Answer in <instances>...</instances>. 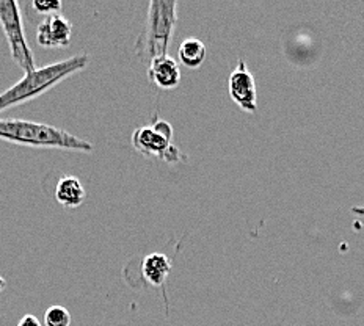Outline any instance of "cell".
Returning a JSON list of instances; mask_svg holds the SVG:
<instances>
[{
    "mask_svg": "<svg viewBox=\"0 0 364 326\" xmlns=\"http://www.w3.org/2000/svg\"><path fill=\"white\" fill-rule=\"evenodd\" d=\"M18 326H43V325L40 323V320H38V318H36L35 315L26 314V315L22 317L21 320H19Z\"/></svg>",
    "mask_w": 364,
    "mask_h": 326,
    "instance_id": "14",
    "label": "cell"
},
{
    "mask_svg": "<svg viewBox=\"0 0 364 326\" xmlns=\"http://www.w3.org/2000/svg\"><path fill=\"white\" fill-rule=\"evenodd\" d=\"M0 140L18 146L36 149H66L75 153H91L93 145L50 124L27 119L0 118Z\"/></svg>",
    "mask_w": 364,
    "mask_h": 326,
    "instance_id": "2",
    "label": "cell"
},
{
    "mask_svg": "<svg viewBox=\"0 0 364 326\" xmlns=\"http://www.w3.org/2000/svg\"><path fill=\"white\" fill-rule=\"evenodd\" d=\"M88 63V54H77L62 62L36 67L32 72H26L19 82L0 93V113L36 99L73 74L85 70Z\"/></svg>",
    "mask_w": 364,
    "mask_h": 326,
    "instance_id": "1",
    "label": "cell"
},
{
    "mask_svg": "<svg viewBox=\"0 0 364 326\" xmlns=\"http://www.w3.org/2000/svg\"><path fill=\"white\" fill-rule=\"evenodd\" d=\"M178 55L182 65L191 67V70H196V67H200L204 63V60H206L208 50L206 45H204V43L198 40V38H186L179 45Z\"/></svg>",
    "mask_w": 364,
    "mask_h": 326,
    "instance_id": "11",
    "label": "cell"
},
{
    "mask_svg": "<svg viewBox=\"0 0 364 326\" xmlns=\"http://www.w3.org/2000/svg\"><path fill=\"white\" fill-rule=\"evenodd\" d=\"M0 27L4 30L6 43H9L13 62L24 71V74L35 71V57L24 32L21 4L16 0H0Z\"/></svg>",
    "mask_w": 364,
    "mask_h": 326,
    "instance_id": "4",
    "label": "cell"
},
{
    "mask_svg": "<svg viewBox=\"0 0 364 326\" xmlns=\"http://www.w3.org/2000/svg\"><path fill=\"white\" fill-rule=\"evenodd\" d=\"M178 22V2L174 0H151L145 28L136 38L135 54L141 62L151 63L154 58L168 55L170 43Z\"/></svg>",
    "mask_w": 364,
    "mask_h": 326,
    "instance_id": "3",
    "label": "cell"
},
{
    "mask_svg": "<svg viewBox=\"0 0 364 326\" xmlns=\"http://www.w3.org/2000/svg\"><path fill=\"white\" fill-rule=\"evenodd\" d=\"M87 198V192L83 188L82 182L75 176H62L57 182L55 187V200L66 209H75L83 204Z\"/></svg>",
    "mask_w": 364,
    "mask_h": 326,
    "instance_id": "9",
    "label": "cell"
},
{
    "mask_svg": "<svg viewBox=\"0 0 364 326\" xmlns=\"http://www.w3.org/2000/svg\"><path fill=\"white\" fill-rule=\"evenodd\" d=\"M73 24L62 14L46 16L36 28V43L44 49H63L71 44Z\"/></svg>",
    "mask_w": 364,
    "mask_h": 326,
    "instance_id": "7",
    "label": "cell"
},
{
    "mask_svg": "<svg viewBox=\"0 0 364 326\" xmlns=\"http://www.w3.org/2000/svg\"><path fill=\"white\" fill-rule=\"evenodd\" d=\"M173 127L166 121H154L153 124L135 129L132 134V146L146 157H156L161 161L174 163L179 161L181 151L173 146ZM184 158V157H182Z\"/></svg>",
    "mask_w": 364,
    "mask_h": 326,
    "instance_id": "5",
    "label": "cell"
},
{
    "mask_svg": "<svg viewBox=\"0 0 364 326\" xmlns=\"http://www.w3.org/2000/svg\"><path fill=\"white\" fill-rule=\"evenodd\" d=\"M32 6L38 14H46V16L60 14V11L63 9V5L60 0H35Z\"/></svg>",
    "mask_w": 364,
    "mask_h": 326,
    "instance_id": "13",
    "label": "cell"
},
{
    "mask_svg": "<svg viewBox=\"0 0 364 326\" xmlns=\"http://www.w3.org/2000/svg\"><path fill=\"white\" fill-rule=\"evenodd\" d=\"M5 287H6V281H5V278H4V276H0V293H2V292L5 290Z\"/></svg>",
    "mask_w": 364,
    "mask_h": 326,
    "instance_id": "15",
    "label": "cell"
},
{
    "mask_svg": "<svg viewBox=\"0 0 364 326\" xmlns=\"http://www.w3.org/2000/svg\"><path fill=\"white\" fill-rule=\"evenodd\" d=\"M228 89H230L231 99L242 110L248 113L257 112V91L255 77L247 70V63L244 58L237 60L236 70L231 72L230 80H228Z\"/></svg>",
    "mask_w": 364,
    "mask_h": 326,
    "instance_id": "6",
    "label": "cell"
},
{
    "mask_svg": "<svg viewBox=\"0 0 364 326\" xmlns=\"http://www.w3.org/2000/svg\"><path fill=\"white\" fill-rule=\"evenodd\" d=\"M170 271L171 261L168 259V256H165L162 253H153L143 259L141 273L143 278H145L149 284H153L156 287L165 286Z\"/></svg>",
    "mask_w": 364,
    "mask_h": 326,
    "instance_id": "10",
    "label": "cell"
},
{
    "mask_svg": "<svg viewBox=\"0 0 364 326\" xmlns=\"http://www.w3.org/2000/svg\"><path fill=\"white\" fill-rule=\"evenodd\" d=\"M148 80L157 88L174 89L181 82L179 63L168 55L154 58L148 66Z\"/></svg>",
    "mask_w": 364,
    "mask_h": 326,
    "instance_id": "8",
    "label": "cell"
},
{
    "mask_svg": "<svg viewBox=\"0 0 364 326\" xmlns=\"http://www.w3.org/2000/svg\"><path fill=\"white\" fill-rule=\"evenodd\" d=\"M71 314L66 308L54 305L48 308L44 314V326H70Z\"/></svg>",
    "mask_w": 364,
    "mask_h": 326,
    "instance_id": "12",
    "label": "cell"
}]
</instances>
